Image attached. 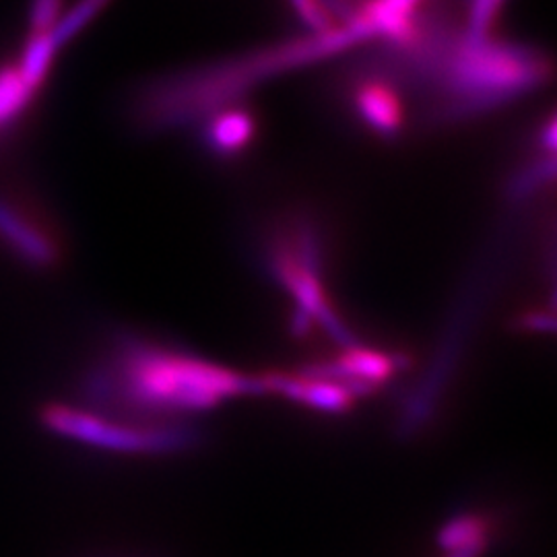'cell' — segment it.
I'll return each mask as SVG.
<instances>
[{
    "label": "cell",
    "instance_id": "obj_9",
    "mask_svg": "<svg viewBox=\"0 0 557 557\" xmlns=\"http://www.w3.org/2000/svg\"><path fill=\"white\" fill-rule=\"evenodd\" d=\"M492 524L479 515H462L450 520L440 533L442 552L462 549V547H487Z\"/></svg>",
    "mask_w": 557,
    "mask_h": 557
},
{
    "label": "cell",
    "instance_id": "obj_10",
    "mask_svg": "<svg viewBox=\"0 0 557 557\" xmlns=\"http://www.w3.org/2000/svg\"><path fill=\"white\" fill-rule=\"evenodd\" d=\"M294 4L298 7V13L306 20L308 25H312L319 34L333 32V21L329 15V9L320 2V0H294Z\"/></svg>",
    "mask_w": 557,
    "mask_h": 557
},
{
    "label": "cell",
    "instance_id": "obj_7",
    "mask_svg": "<svg viewBox=\"0 0 557 557\" xmlns=\"http://www.w3.org/2000/svg\"><path fill=\"white\" fill-rule=\"evenodd\" d=\"M359 119L382 137H395L405 124V108L397 91L384 81H368L356 91Z\"/></svg>",
    "mask_w": 557,
    "mask_h": 557
},
{
    "label": "cell",
    "instance_id": "obj_1",
    "mask_svg": "<svg viewBox=\"0 0 557 557\" xmlns=\"http://www.w3.org/2000/svg\"><path fill=\"white\" fill-rule=\"evenodd\" d=\"M79 393L98 413L172 419L218 407L223 400L262 395V379L209 359L182 354L149 338L119 335L79 380Z\"/></svg>",
    "mask_w": 557,
    "mask_h": 557
},
{
    "label": "cell",
    "instance_id": "obj_6",
    "mask_svg": "<svg viewBox=\"0 0 557 557\" xmlns=\"http://www.w3.org/2000/svg\"><path fill=\"white\" fill-rule=\"evenodd\" d=\"M267 393H278L322 413H345L354 407L356 393L333 380L308 374H264L260 376Z\"/></svg>",
    "mask_w": 557,
    "mask_h": 557
},
{
    "label": "cell",
    "instance_id": "obj_2",
    "mask_svg": "<svg viewBox=\"0 0 557 557\" xmlns=\"http://www.w3.org/2000/svg\"><path fill=\"white\" fill-rule=\"evenodd\" d=\"M545 75L543 60L524 48L467 41L457 59L448 62L442 81L448 96L446 112L458 119L494 108L535 87Z\"/></svg>",
    "mask_w": 557,
    "mask_h": 557
},
{
    "label": "cell",
    "instance_id": "obj_5",
    "mask_svg": "<svg viewBox=\"0 0 557 557\" xmlns=\"http://www.w3.org/2000/svg\"><path fill=\"white\" fill-rule=\"evenodd\" d=\"M0 246L29 271L46 273L60 264L62 246L36 209L0 193Z\"/></svg>",
    "mask_w": 557,
    "mask_h": 557
},
{
    "label": "cell",
    "instance_id": "obj_8",
    "mask_svg": "<svg viewBox=\"0 0 557 557\" xmlns=\"http://www.w3.org/2000/svg\"><path fill=\"white\" fill-rule=\"evenodd\" d=\"M257 133V122L246 110H223L218 112L207 126V143L213 153L232 158L242 153Z\"/></svg>",
    "mask_w": 557,
    "mask_h": 557
},
{
    "label": "cell",
    "instance_id": "obj_3",
    "mask_svg": "<svg viewBox=\"0 0 557 557\" xmlns=\"http://www.w3.org/2000/svg\"><path fill=\"white\" fill-rule=\"evenodd\" d=\"M40 423L52 436L122 455L178 453L199 438L197 430L184 423H139L66 403L44 405Z\"/></svg>",
    "mask_w": 557,
    "mask_h": 557
},
{
    "label": "cell",
    "instance_id": "obj_4",
    "mask_svg": "<svg viewBox=\"0 0 557 557\" xmlns=\"http://www.w3.org/2000/svg\"><path fill=\"white\" fill-rule=\"evenodd\" d=\"M271 267L277 273L278 281L294 294L299 306L298 319L306 320V326L310 320H317L345 347L356 345L351 333L337 319L324 294L320 281V239L310 227H299L294 236L275 244L271 250Z\"/></svg>",
    "mask_w": 557,
    "mask_h": 557
}]
</instances>
